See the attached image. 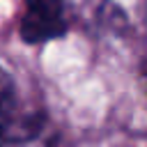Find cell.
Wrapping results in <instances>:
<instances>
[{
    "instance_id": "6da1fadb",
    "label": "cell",
    "mask_w": 147,
    "mask_h": 147,
    "mask_svg": "<svg viewBox=\"0 0 147 147\" xmlns=\"http://www.w3.org/2000/svg\"><path fill=\"white\" fill-rule=\"evenodd\" d=\"M21 37L28 44H44L67 32V16L62 0H28L21 25Z\"/></svg>"
},
{
    "instance_id": "7a4b0ae2",
    "label": "cell",
    "mask_w": 147,
    "mask_h": 147,
    "mask_svg": "<svg viewBox=\"0 0 147 147\" xmlns=\"http://www.w3.org/2000/svg\"><path fill=\"white\" fill-rule=\"evenodd\" d=\"M0 147H60L55 131L41 115L14 117L0 133Z\"/></svg>"
},
{
    "instance_id": "3957f363",
    "label": "cell",
    "mask_w": 147,
    "mask_h": 147,
    "mask_svg": "<svg viewBox=\"0 0 147 147\" xmlns=\"http://www.w3.org/2000/svg\"><path fill=\"white\" fill-rule=\"evenodd\" d=\"M14 110H16V85L11 76L5 69H0V133L16 117Z\"/></svg>"
}]
</instances>
